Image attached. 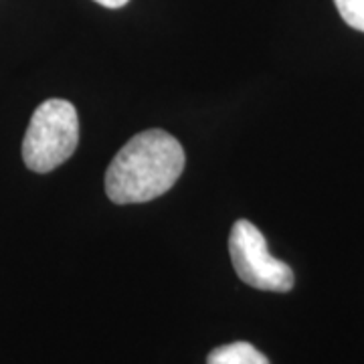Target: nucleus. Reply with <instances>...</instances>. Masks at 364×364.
I'll use <instances>...</instances> for the list:
<instances>
[{"label": "nucleus", "instance_id": "nucleus-1", "mask_svg": "<svg viewBox=\"0 0 364 364\" xmlns=\"http://www.w3.org/2000/svg\"><path fill=\"white\" fill-rule=\"evenodd\" d=\"M184 170L181 142L164 130L136 134L105 172V193L116 205L148 203L168 193Z\"/></svg>", "mask_w": 364, "mask_h": 364}, {"label": "nucleus", "instance_id": "nucleus-2", "mask_svg": "<svg viewBox=\"0 0 364 364\" xmlns=\"http://www.w3.org/2000/svg\"><path fill=\"white\" fill-rule=\"evenodd\" d=\"M77 142V109L67 100H47L31 117L23 140V160L26 168L45 174L69 160Z\"/></svg>", "mask_w": 364, "mask_h": 364}, {"label": "nucleus", "instance_id": "nucleus-3", "mask_svg": "<svg viewBox=\"0 0 364 364\" xmlns=\"http://www.w3.org/2000/svg\"><path fill=\"white\" fill-rule=\"evenodd\" d=\"M229 253L235 272L247 286L279 294L294 287L291 267L273 257L263 233L247 219H239L233 225Z\"/></svg>", "mask_w": 364, "mask_h": 364}, {"label": "nucleus", "instance_id": "nucleus-4", "mask_svg": "<svg viewBox=\"0 0 364 364\" xmlns=\"http://www.w3.org/2000/svg\"><path fill=\"white\" fill-rule=\"evenodd\" d=\"M207 364H269V360L253 344L233 342V344H225V346H219L210 352Z\"/></svg>", "mask_w": 364, "mask_h": 364}, {"label": "nucleus", "instance_id": "nucleus-5", "mask_svg": "<svg viewBox=\"0 0 364 364\" xmlns=\"http://www.w3.org/2000/svg\"><path fill=\"white\" fill-rule=\"evenodd\" d=\"M344 23L364 33V0H334Z\"/></svg>", "mask_w": 364, "mask_h": 364}, {"label": "nucleus", "instance_id": "nucleus-6", "mask_svg": "<svg viewBox=\"0 0 364 364\" xmlns=\"http://www.w3.org/2000/svg\"><path fill=\"white\" fill-rule=\"evenodd\" d=\"M95 2L105 6V9H122V6L128 4L130 0H95Z\"/></svg>", "mask_w": 364, "mask_h": 364}]
</instances>
